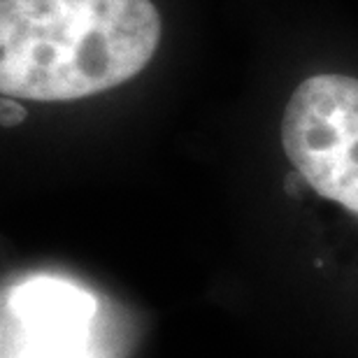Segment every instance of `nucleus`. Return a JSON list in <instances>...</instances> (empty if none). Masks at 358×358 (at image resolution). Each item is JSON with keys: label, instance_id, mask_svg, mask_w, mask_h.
<instances>
[{"label": "nucleus", "instance_id": "obj_3", "mask_svg": "<svg viewBox=\"0 0 358 358\" xmlns=\"http://www.w3.org/2000/svg\"><path fill=\"white\" fill-rule=\"evenodd\" d=\"M96 300L73 282L33 277L5 293L3 358H96Z\"/></svg>", "mask_w": 358, "mask_h": 358}, {"label": "nucleus", "instance_id": "obj_1", "mask_svg": "<svg viewBox=\"0 0 358 358\" xmlns=\"http://www.w3.org/2000/svg\"><path fill=\"white\" fill-rule=\"evenodd\" d=\"M152 0H0V91L66 103L133 80L154 59Z\"/></svg>", "mask_w": 358, "mask_h": 358}, {"label": "nucleus", "instance_id": "obj_2", "mask_svg": "<svg viewBox=\"0 0 358 358\" xmlns=\"http://www.w3.org/2000/svg\"><path fill=\"white\" fill-rule=\"evenodd\" d=\"M282 145L319 196L358 214V80L314 75L289 98Z\"/></svg>", "mask_w": 358, "mask_h": 358}]
</instances>
